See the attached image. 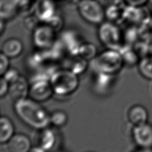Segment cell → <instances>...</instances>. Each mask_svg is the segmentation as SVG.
<instances>
[{
    "label": "cell",
    "instance_id": "1",
    "mask_svg": "<svg viewBox=\"0 0 152 152\" xmlns=\"http://www.w3.org/2000/svg\"><path fill=\"white\" fill-rule=\"evenodd\" d=\"M13 109L21 121L31 128L39 131L50 125V113L41 103L30 97L14 102Z\"/></svg>",
    "mask_w": 152,
    "mask_h": 152
},
{
    "label": "cell",
    "instance_id": "2",
    "mask_svg": "<svg viewBox=\"0 0 152 152\" xmlns=\"http://www.w3.org/2000/svg\"><path fill=\"white\" fill-rule=\"evenodd\" d=\"M124 65L120 51L110 49L97 54L91 61V66L94 72L113 75L118 74Z\"/></svg>",
    "mask_w": 152,
    "mask_h": 152
},
{
    "label": "cell",
    "instance_id": "3",
    "mask_svg": "<svg viewBox=\"0 0 152 152\" xmlns=\"http://www.w3.org/2000/svg\"><path fill=\"white\" fill-rule=\"evenodd\" d=\"M50 81L54 94L59 96H69L80 86L78 75L66 68L56 69L51 75Z\"/></svg>",
    "mask_w": 152,
    "mask_h": 152
},
{
    "label": "cell",
    "instance_id": "4",
    "mask_svg": "<svg viewBox=\"0 0 152 152\" xmlns=\"http://www.w3.org/2000/svg\"><path fill=\"white\" fill-rule=\"evenodd\" d=\"M97 37L107 49L120 51L126 45L123 31L119 28L118 23L108 20L99 25Z\"/></svg>",
    "mask_w": 152,
    "mask_h": 152
},
{
    "label": "cell",
    "instance_id": "5",
    "mask_svg": "<svg viewBox=\"0 0 152 152\" xmlns=\"http://www.w3.org/2000/svg\"><path fill=\"white\" fill-rule=\"evenodd\" d=\"M77 11L81 18L91 24L99 25L105 20V9L97 0H80Z\"/></svg>",
    "mask_w": 152,
    "mask_h": 152
},
{
    "label": "cell",
    "instance_id": "6",
    "mask_svg": "<svg viewBox=\"0 0 152 152\" xmlns=\"http://www.w3.org/2000/svg\"><path fill=\"white\" fill-rule=\"evenodd\" d=\"M54 91L51 85L50 78L43 74L37 75L34 78L29 87V97L37 102L48 101L53 96Z\"/></svg>",
    "mask_w": 152,
    "mask_h": 152
},
{
    "label": "cell",
    "instance_id": "7",
    "mask_svg": "<svg viewBox=\"0 0 152 152\" xmlns=\"http://www.w3.org/2000/svg\"><path fill=\"white\" fill-rule=\"evenodd\" d=\"M57 32L47 23L41 22L33 30L32 41L39 50H46L56 42Z\"/></svg>",
    "mask_w": 152,
    "mask_h": 152
},
{
    "label": "cell",
    "instance_id": "8",
    "mask_svg": "<svg viewBox=\"0 0 152 152\" xmlns=\"http://www.w3.org/2000/svg\"><path fill=\"white\" fill-rule=\"evenodd\" d=\"M132 138L140 150L152 151V124L147 122L140 126H134Z\"/></svg>",
    "mask_w": 152,
    "mask_h": 152
},
{
    "label": "cell",
    "instance_id": "9",
    "mask_svg": "<svg viewBox=\"0 0 152 152\" xmlns=\"http://www.w3.org/2000/svg\"><path fill=\"white\" fill-rule=\"evenodd\" d=\"M5 144L7 151L11 152H28L32 148L31 141L29 137L21 133L15 134Z\"/></svg>",
    "mask_w": 152,
    "mask_h": 152
},
{
    "label": "cell",
    "instance_id": "10",
    "mask_svg": "<svg viewBox=\"0 0 152 152\" xmlns=\"http://www.w3.org/2000/svg\"><path fill=\"white\" fill-rule=\"evenodd\" d=\"M29 87L27 79L23 75H20L17 80L10 83L9 94L14 102L21 99L26 98L29 96Z\"/></svg>",
    "mask_w": 152,
    "mask_h": 152
},
{
    "label": "cell",
    "instance_id": "11",
    "mask_svg": "<svg viewBox=\"0 0 152 152\" xmlns=\"http://www.w3.org/2000/svg\"><path fill=\"white\" fill-rule=\"evenodd\" d=\"M60 41L69 55H77L80 45L83 43L79 34L72 30L64 32Z\"/></svg>",
    "mask_w": 152,
    "mask_h": 152
},
{
    "label": "cell",
    "instance_id": "12",
    "mask_svg": "<svg viewBox=\"0 0 152 152\" xmlns=\"http://www.w3.org/2000/svg\"><path fill=\"white\" fill-rule=\"evenodd\" d=\"M35 14L41 22L47 23L56 14L53 0H39L36 7Z\"/></svg>",
    "mask_w": 152,
    "mask_h": 152
},
{
    "label": "cell",
    "instance_id": "13",
    "mask_svg": "<svg viewBox=\"0 0 152 152\" xmlns=\"http://www.w3.org/2000/svg\"><path fill=\"white\" fill-rule=\"evenodd\" d=\"M149 113L146 108L140 104L134 105L127 112V119L133 126H137L148 122Z\"/></svg>",
    "mask_w": 152,
    "mask_h": 152
},
{
    "label": "cell",
    "instance_id": "14",
    "mask_svg": "<svg viewBox=\"0 0 152 152\" xmlns=\"http://www.w3.org/2000/svg\"><path fill=\"white\" fill-rule=\"evenodd\" d=\"M57 142V136L53 130L49 127L39 130L37 146L43 152L50 151L55 147Z\"/></svg>",
    "mask_w": 152,
    "mask_h": 152
},
{
    "label": "cell",
    "instance_id": "15",
    "mask_svg": "<svg viewBox=\"0 0 152 152\" xmlns=\"http://www.w3.org/2000/svg\"><path fill=\"white\" fill-rule=\"evenodd\" d=\"M88 67V61L77 55H69L64 61V68L70 70L77 75L85 72Z\"/></svg>",
    "mask_w": 152,
    "mask_h": 152
},
{
    "label": "cell",
    "instance_id": "16",
    "mask_svg": "<svg viewBox=\"0 0 152 152\" xmlns=\"http://www.w3.org/2000/svg\"><path fill=\"white\" fill-rule=\"evenodd\" d=\"M1 53L10 58H15L20 56L23 50V44L20 39L15 37L9 38L3 43Z\"/></svg>",
    "mask_w": 152,
    "mask_h": 152
},
{
    "label": "cell",
    "instance_id": "17",
    "mask_svg": "<svg viewBox=\"0 0 152 152\" xmlns=\"http://www.w3.org/2000/svg\"><path fill=\"white\" fill-rule=\"evenodd\" d=\"M15 134V126L12 119L5 115L0 118V143L5 144Z\"/></svg>",
    "mask_w": 152,
    "mask_h": 152
},
{
    "label": "cell",
    "instance_id": "18",
    "mask_svg": "<svg viewBox=\"0 0 152 152\" xmlns=\"http://www.w3.org/2000/svg\"><path fill=\"white\" fill-rule=\"evenodd\" d=\"M119 51L123 57L125 65L132 66L139 63L141 58L134 47L129 45H125Z\"/></svg>",
    "mask_w": 152,
    "mask_h": 152
},
{
    "label": "cell",
    "instance_id": "19",
    "mask_svg": "<svg viewBox=\"0 0 152 152\" xmlns=\"http://www.w3.org/2000/svg\"><path fill=\"white\" fill-rule=\"evenodd\" d=\"M140 74L147 80H152V56L141 58L137 64Z\"/></svg>",
    "mask_w": 152,
    "mask_h": 152
},
{
    "label": "cell",
    "instance_id": "20",
    "mask_svg": "<svg viewBox=\"0 0 152 152\" xmlns=\"http://www.w3.org/2000/svg\"><path fill=\"white\" fill-rule=\"evenodd\" d=\"M77 54L88 61H91L97 55V50L94 43L83 42L79 49Z\"/></svg>",
    "mask_w": 152,
    "mask_h": 152
},
{
    "label": "cell",
    "instance_id": "21",
    "mask_svg": "<svg viewBox=\"0 0 152 152\" xmlns=\"http://www.w3.org/2000/svg\"><path fill=\"white\" fill-rule=\"evenodd\" d=\"M68 119V115L64 110H58L50 113V125L56 127H64Z\"/></svg>",
    "mask_w": 152,
    "mask_h": 152
},
{
    "label": "cell",
    "instance_id": "22",
    "mask_svg": "<svg viewBox=\"0 0 152 152\" xmlns=\"http://www.w3.org/2000/svg\"><path fill=\"white\" fill-rule=\"evenodd\" d=\"M97 74L96 83L101 89H106L108 86L112 83V79L115 75L102 74V73L96 72Z\"/></svg>",
    "mask_w": 152,
    "mask_h": 152
},
{
    "label": "cell",
    "instance_id": "23",
    "mask_svg": "<svg viewBox=\"0 0 152 152\" xmlns=\"http://www.w3.org/2000/svg\"><path fill=\"white\" fill-rule=\"evenodd\" d=\"M20 74L18 70L14 68V67H10L6 72H5V74L1 75L4 77L5 80H6L10 83L13 82L15 80H17L20 77Z\"/></svg>",
    "mask_w": 152,
    "mask_h": 152
},
{
    "label": "cell",
    "instance_id": "24",
    "mask_svg": "<svg viewBox=\"0 0 152 152\" xmlns=\"http://www.w3.org/2000/svg\"><path fill=\"white\" fill-rule=\"evenodd\" d=\"M47 23H48L56 32H58L59 30H61L62 27H63L64 20L60 15L56 13L50 21H48Z\"/></svg>",
    "mask_w": 152,
    "mask_h": 152
},
{
    "label": "cell",
    "instance_id": "25",
    "mask_svg": "<svg viewBox=\"0 0 152 152\" xmlns=\"http://www.w3.org/2000/svg\"><path fill=\"white\" fill-rule=\"evenodd\" d=\"M10 58L5 56L4 53H0V74L3 75L5 72L10 67Z\"/></svg>",
    "mask_w": 152,
    "mask_h": 152
},
{
    "label": "cell",
    "instance_id": "26",
    "mask_svg": "<svg viewBox=\"0 0 152 152\" xmlns=\"http://www.w3.org/2000/svg\"><path fill=\"white\" fill-rule=\"evenodd\" d=\"M10 83L1 76V80H0V97L3 98L4 96L9 94Z\"/></svg>",
    "mask_w": 152,
    "mask_h": 152
},
{
    "label": "cell",
    "instance_id": "27",
    "mask_svg": "<svg viewBox=\"0 0 152 152\" xmlns=\"http://www.w3.org/2000/svg\"><path fill=\"white\" fill-rule=\"evenodd\" d=\"M123 1L127 6L140 7L145 5L149 2V0H123Z\"/></svg>",
    "mask_w": 152,
    "mask_h": 152
},
{
    "label": "cell",
    "instance_id": "28",
    "mask_svg": "<svg viewBox=\"0 0 152 152\" xmlns=\"http://www.w3.org/2000/svg\"><path fill=\"white\" fill-rule=\"evenodd\" d=\"M5 27V20L1 19V23H0V34L1 35L3 34V32L4 31V28Z\"/></svg>",
    "mask_w": 152,
    "mask_h": 152
},
{
    "label": "cell",
    "instance_id": "29",
    "mask_svg": "<svg viewBox=\"0 0 152 152\" xmlns=\"http://www.w3.org/2000/svg\"><path fill=\"white\" fill-rule=\"evenodd\" d=\"M149 2H150L151 4H152V0H149Z\"/></svg>",
    "mask_w": 152,
    "mask_h": 152
}]
</instances>
